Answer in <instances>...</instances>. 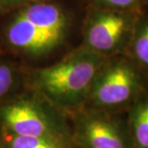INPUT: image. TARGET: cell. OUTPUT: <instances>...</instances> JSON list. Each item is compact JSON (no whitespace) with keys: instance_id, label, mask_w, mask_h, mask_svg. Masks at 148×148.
Returning <instances> with one entry per match:
<instances>
[{"instance_id":"obj_4","label":"cell","mask_w":148,"mask_h":148,"mask_svg":"<svg viewBox=\"0 0 148 148\" xmlns=\"http://www.w3.org/2000/svg\"><path fill=\"white\" fill-rule=\"evenodd\" d=\"M139 14L92 7L85 19V47L104 58L118 56L130 47Z\"/></svg>"},{"instance_id":"obj_3","label":"cell","mask_w":148,"mask_h":148,"mask_svg":"<svg viewBox=\"0 0 148 148\" xmlns=\"http://www.w3.org/2000/svg\"><path fill=\"white\" fill-rule=\"evenodd\" d=\"M144 80L143 71L132 59L120 55L106 58L84 106L108 113L129 107L146 91Z\"/></svg>"},{"instance_id":"obj_13","label":"cell","mask_w":148,"mask_h":148,"mask_svg":"<svg viewBox=\"0 0 148 148\" xmlns=\"http://www.w3.org/2000/svg\"><path fill=\"white\" fill-rule=\"evenodd\" d=\"M29 3L30 0H0V8L4 14L17 10Z\"/></svg>"},{"instance_id":"obj_10","label":"cell","mask_w":148,"mask_h":148,"mask_svg":"<svg viewBox=\"0 0 148 148\" xmlns=\"http://www.w3.org/2000/svg\"><path fill=\"white\" fill-rule=\"evenodd\" d=\"M20 83V73L9 61H0V103L11 98Z\"/></svg>"},{"instance_id":"obj_2","label":"cell","mask_w":148,"mask_h":148,"mask_svg":"<svg viewBox=\"0 0 148 148\" xmlns=\"http://www.w3.org/2000/svg\"><path fill=\"white\" fill-rule=\"evenodd\" d=\"M66 121L64 111L32 90L0 103V127L11 134L58 140L67 130Z\"/></svg>"},{"instance_id":"obj_14","label":"cell","mask_w":148,"mask_h":148,"mask_svg":"<svg viewBox=\"0 0 148 148\" xmlns=\"http://www.w3.org/2000/svg\"><path fill=\"white\" fill-rule=\"evenodd\" d=\"M3 15V12H2V11H1V8H0V16Z\"/></svg>"},{"instance_id":"obj_9","label":"cell","mask_w":148,"mask_h":148,"mask_svg":"<svg viewBox=\"0 0 148 148\" xmlns=\"http://www.w3.org/2000/svg\"><path fill=\"white\" fill-rule=\"evenodd\" d=\"M130 48L132 60L143 72L148 73V16H139Z\"/></svg>"},{"instance_id":"obj_12","label":"cell","mask_w":148,"mask_h":148,"mask_svg":"<svg viewBox=\"0 0 148 148\" xmlns=\"http://www.w3.org/2000/svg\"><path fill=\"white\" fill-rule=\"evenodd\" d=\"M147 0H92L93 7L139 14Z\"/></svg>"},{"instance_id":"obj_5","label":"cell","mask_w":148,"mask_h":148,"mask_svg":"<svg viewBox=\"0 0 148 148\" xmlns=\"http://www.w3.org/2000/svg\"><path fill=\"white\" fill-rule=\"evenodd\" d=\"M70 113L77 133L87 148H126L121 119L114 113L86 106Z\"/></svg>"},{"instance_id":"obj_1","label":"cell","mask_w":148,"mask_h":148,"mask_svg":"<svg viewBox=\"0 0 148 148\" xmlns=\"http://www.w3.org/2000/svg\"><path fill=\"white\" fill-rule=\"evenodd\" d=\"M106 59L82 45L56 64L33 70L29 77L30 90L64 112L78 110L85 106Z\"/></svg>"},{"instance_id":"obj_8","label":"cell","mask_w":148,"mask_h":148,"mask_svg":"<svg viewBox=\"0 0 148 148\" xmlns=\"http://www.w3.org/2000/svg\"><path fill=\"white\" fill-rule=\"evenodd\" d=\"M128 124L140 148H148V92L145 91L129 106Z\"/></svg>"},{"instance_id":"obj_11","label":"cell","mask_w":148,"mask_h":148,"mask_svg":"<svg viewBox=\"0 0 148 148\" xmlns=\"http://www.w3.org/2000/svg\"><path fill=\"white\" fill-rule=\"evenodd\" d=\"M8 148H60L58 139L36 136H21L3 132Z\"/></svg>"},{"instance_id":"obj_6","label":"cell","mask_w":148,"mask_h":148,"mask_svg":"<svg viewBox=\"0 0 148 148\" xmlns=\"http://www.w3.org/2000/svg\"><path fill=\"white\" fill-rule=\"evenodd\" d=\"M4 29V39L12 49L31 56L50 53L64 40V36L46 31L21 16L16 11Z\"/></svg>"},{"instance_id":"obj_7","label":"cell","mask_w":148,"mask_h":148,"mask_svg":"<svg viewBox=\"0 0 148 148\" xmlns=\"http://www.w3.org/2000/svg\"><path fill=\"white\" fill-rule=\"evenodd\" d=\"M16 11L38 27L65 36L69 20L64 11L58 6L45 3H29Z\"/></svg>"}]
</instances>
